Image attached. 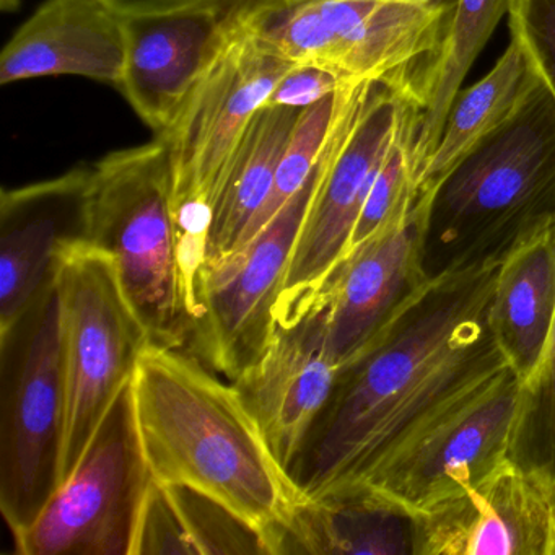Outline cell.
<instances>
[{"mask_svg":"<svg viewBox=\"0 0 555 555\" xmlns=\"http://www.w3.org/2000/svg\"><path fill=\"white\" fill-rule=\"evenodd\" d=\"M352 82L356 80L347 79L331 67L297 63L279 80L268 103L287 108H310Z\"/></svg>","mask_w":555,"mask_h":555,"instance_id":"obj_29","label":"cell"},{"mask_svg":"<svg viewBox=\"0 0 555 555\" xmlns=\"http://www.w3.org/2000/svg\"><path fill=\"white\" fill-rule=\"evenodd\" d=\"M300 113L266 103L253 116L214 204L204 262L238 248L249 223L271 194Z\"/></svg>","mask_w":555,"mask_h":555,"instance_id":"obj_21","label":"cell"},{"mask_svg":"<svg viewBox=\"0 0 555 555\" xmlns=\"http://www.w3.org/2000/svg\"><path fill=\"white\" fill-rule=\"evenodd\" d=\"M180 513L194 554H269L261 529L207 493L180 483H165Z\"/></svg>","mask_w":555,"mask_h":555,"instance_id":"obj_26","label":"cell"},{"mask_svg":"<svg viewBox=\"0 0 555 555\" xmlns=\"http://www.w3.org/2000/svg\"><path fill=\"white\" fill-rule=\"evenodd\" d=\"M539 82L528 54L512 38L493 69L454 100L437 147L415 180V190L431 193L479 142L508 121Z\"/></svg>","mask_w":555,"mask_h":555,"instance_id":"obj_22","label":"cell"},{"mask_svg":"<svg viewBox=\"0 0 555 555\" xmlns=\"http://www.w3.org/2000/svg\"><path fill=\"white\" fill-rule=\"evenodd\" d=\"M321 168L323 157L258 235L235 251L204 262L197 272L186 350L229 382L255 366L271 344L279 298Z\"/></svg>","mask_w":555,"mask_h":555,"instance_id":"obj_10","label":"cell"},{"mask_svg":"<svg viewBox=\"0 0 555 555\" xmlns=\"http://www.w3.org/2000/svg\"><path fill=\"white\" fill-rule=\"evenodd\" d=\"M512 0H454L440 53L418 92L421 125L414 141L415 180L437 147L448 113L474 61L492 37Z\"/></svg>","mask_w":555,"mask_h":555,"instance_id":"obj_23","label":"cell"},{"mask_svg":"<svg viewBox=\"0 0 555 555\" xmlns=\"http://www.w3.org/2000/svg\"><path fill=\"white\" fill-rule=\"evenodd\" d=\"M425 210L427 199L415 190L317 292L326 300L331 349L339 365L356 356L427 279L422 266Z\"/></svg>","mask_w":555,"mask_h":555,"instance_id":"obj_15","label":"cell"},{"mask_svg":"<svg viewBox=\"0 0 555 555\" xmlns=\"http://www.w3.org/2000/svg\"><path fill=\"white\" fill-rule=\"evenodd\" d=\"M327 327V305L314 294L278 320L264 356L233 385L266 443L288 473L339 372Z\"/></svg>","mask_w":555,"mask_h":555,"instance_id":"obj_14","label":"cell"},{"mask_svg":"<svg viewBox=\"0 0 555 555\" xmlns=\"http://www.w3.org/2000/svg\"><path fill=\"white\" fill-rule=\"evenodd\" d=\"M421 105L385 82H359L323 155L320 183L298 233L275 320L317 294L346 258L363 203L383 162Z\"/></svg>","mask_w":555,"mask_h":555,"instance_id":"obj_9","label":"cell"},{"mask_svg":"<svg viewBox=\"0 0 555 555\" xmlns=\"http://www.w3.org/2000/svg\"><path fill=\"white\" fill-rule=\"evenodd\" d=\"M54 278L66 376L63 486L152 343L126 298L112 256L77 240L61 249Z\"/></svg>","mask_w":555,"mask_h":555,"instance_id":"obj_8","label":"cell"},{"mask_svg":"<svg viewBox=\"0 0 555 555\" xmlns=\"http://www.w3.org/2000/svg\"><path fill=\"white\" fill-rule=\"evenodd\" d=\"M269 554L412 555L414 522L366 490L300 500L266 532Z\"/></svg>","mask_w":555,"mask_h":555,"instance_id":"obj_19","label":"cell"},{"mask_svg":"<svg viewBox=\"0 0 555 555\" xmlns=\"http://www.w3.org/2000/svg\"><path fill=\"white\" fill-rule=\"evenodd\" d=\"M212 372L186 349L145 347L132 376L142 448L157 482L207 493L266 535L301 496L236 386Z\"/></svg>","mask_w":555,"mask_h":555,"instance_id":"obj_2","label":"cell"},{"mask_svg":"<svg viewBox=\"0 0 555 555\" xmlns=\"http://www.w3.org/2000/svg\"><path fill=\"white\" fill-rule=\"evenodd\" d=\"M0 509L17 535L61 487L66 376L54 275L24 313L0 330Z\"/></svg>","mask_w":555,"mask_h":555,"instance_id":"obj_7","label":"cell"},{"mask_svg":"<svg viewBox=\"0 0 555 555\" xmlns=\"http://www.w3.org/2000/svg\"><path fill=\"white\" fill-rule=\"evenodd\" d=\"M246 5V4H245ZM245 5L160 138L168 149L188 301L206 261L214 204L230 162L279 80L294 66L246 24Z\"/></svg>","mask_w":555,"mask_h":555,"instance_id":"obj_5","label":"cell"},{"mask_svg":"<svg viewBox=\"0 0 555 555\" xmlns=\"http://www.w3.org/2000/svg\"><path fill=\"white\" fill-rule=\"evenodd\" d=\"M125 63V15L105 0H47L2 51L0 82L80 76L118 89Z\"/></svg>","mask_w":555,"mask_h":555,"instance_id":"obj_18","label":"cell"},{"mask_svg":"<svg viewBox=\"0 0 555 555\" xmlns=\"http://www.w3.org/2000/svg\"><path fill=\"white\" fill-rule=\"evenodd\" d=\"M357 83L359 82L349 83L339 92L321 100L317 105L301 109L297 125H295L294 132H292L291 141H288L287 149H285L281 164H279L271 194H269L268 201H266L261 210L256 214L253 222L249 223L240 246L245 245L253 236L258 235L274 219L275 214L288 203V199L307 183L308 178L313 175L314 168L318 167L321 157H323L331 132H333L334 126H336L337 119H339L340 113H343L344 106H346L347 100H349L350 93L356 89Z\"/></svg>","mask_w":555,"mask_h":555,"instance_id":"obj_25","label":"cell"},{"mask_svg":"<svg viewBox=\"0 0 555 555\" xmlns=\"http://www.w3.org/2000/svg\"><path fill=\"white\" fill-rule=\"evenodd\" d=\"M508 460L534 476L555 502V323L541 362L519 382Z\"/></svg>","mask_w":555,"mask_h":555,"instance_id":"obj_24","label":"cell"},{"mask_svg":"<svg viewBox=\"0 0 555 555\" xmlns=\"http://www.w3.org/2000/svg\"><path fill=\"white\" fill-rule=\"evenodd\" d=\"M454 0H248L246 24L292 63L385 82L418 102Z\"/></svg>","mask_w":555,"mask_h":555,"instance_id":"obj_6","label":"cell"},{"mask_svg":"<svg viewBox=\"0 0 555 555\" xmlns=\"http://www.w3.org/2000/svg\"><path fill=\"white\" fill-rule=\"evenodd\" d=\"M554 555H555V544H554Z\"/></svg>","mask_w":555,"mask_h":555,"instance_id":"obj_32","label":"cell"},{"mask_svg":"<svg viewBox=\"0 0 555 555\" xmlns=\"http://www.w3.org/2000/svg\"><path fill=\"white\" fill-rule=\"evenodd\" d=\"M424 196L427 279L502 262L554 227L555 99L544 83Z\"/></svg>","mask_w":555,"mask_h":555,"instance_id":"obj_3","label":"cell"},{"mask_svg":"<svg viewBox=\"0 0 555 555\" xmlns=\"http://www.w3.org/2000/svg\"><path fill=\"white\" fill-rule=\"evenodd\" d=\"M246 2L125 15L126 63L118 89L157 135L177 118Z\"/></svg>","mask_w":555,"mask_h":555,"instance_id":"obj_16","label":"cell"},{"mask_svg":"<svg viewBox=\"0 0 555 555\" xmlns=\"http://www.w3.org/2000/svg\"><path fill=\"white\" fill-rule=\"evenodd\" d=\"M412 522V555H554V499L508 457Z\"/></svg>","mask_w":555,"mask_h":555,"instance_id":"obj_13","label":"cell"},{"mask_svg":"<svg viewBox=\"0 0 555 555\" xmlns=\"http://www.w3.org/2000/svg\"><path fill=\"white\" fill-rule=\"evenodd\" d=\"M518 398L508 370L431 425L366 492L412 518L479 482L508 457Z\"/></svg>","mask_w":555,"mask_h":555,"instance_id":"obj_12","label":"cell"},{"mask_svg":"<svg viewBox=\"0 0 555 555\" xmlns=\"http://www.w3.org/2000/svg\"><path fill=\"white\" fill-rule=\"evenodd\" d=\"M509 28L555 99V0H512Z\"/></svg>","mask_w":555,"mask_h":555,"instance_id":"obj_27","label":"cell"},{"mask_svg":"<svg viewBox=\"0 0 555 555\" xmlns=\"http://www.w3.org/2000/svg\"><path fill=\"white\" fill-rule=\"evenodd\" d=\"M500 264L425 279L339 366L288 467L301 500L369 489L431 425L513 370L489 324Z\"/></svg>","mask_w":555,"mask_h":555,"instance_id":"obj_1","label":"cell"},{"mask_svg":"<svg viewBox=\"0 0 555 555\" xmlns=\"http://www.w3.org/2000/svg\"><path fill=\"white\" fill-rule=\"evenodd\" d=\"M21 0H2V8L4 11H15L18 8Z\"/></svg>","mask_w":555,"mask_h":555,"instance_id":"obj_31","label":"cell"},{"mask_svg":"<svg viewBox=\"0 0 555 555\" xmlns=\"http://www.w3.org/2000/svg\"><path fill=\"white\" fill-rule=\"evenodd\" d=\"M122 15L162 14L196 8L242 4L245 0H105Z\"/></svg>","mask_w":555,"mask_h":555,"instance_id":"obj_30","label":"cell"},{"mask_svg":"<svg viewBox=\"0 0 555 555\" xmlns=\"http://www.w3.org/2000/svg\"><path fill=\"white\" fill-rule=\"evenodd\" d=\"M194 554L167 486L154 480L139 518L132 555Z\"/></svg>","mask_w":555,"mask_h":555,"instance_id":"obj_28","label":"cell"},{"mask_svg":"<svg viewBox=\"0 0 555 555\" xmlns=\"http://www.w3.org/2000/svg\"><path fill=\"white\" fill-rule=\"evenodd\" d=\"M89 168L2 193L0 330L11 326L56 271L61 249L83 240Z\"/></svg>","mask_w":555,"mask_h":555,"instance_id":"obj_17","label":"cell"},{"mask_svg":"<svg viewBox=\"0 0 555 555\" xmlns=\"http://www.w3.org/2000/svg\"><path fill=\"white\" fill-rule=\"evenodd\" d=\"M554 323L555 225L503 259L490 300V330L519 382L541 362Z\"/></svg>","mask_w":555,"mask_h":555,"instance_id":"obj_20","label":"cell"},{"mask_svg":"<svg viewBox=\"0 0 555 555\" xmlns=\"http://www.w3.org/2000/svg\"><path fill=\"white\" fill-rule=\"evenodd\" d=\"M135 422L132 379L93 434L86 453L43 512L14 535L21 555H132L154 482Z\"/></svg>","mask_w":555,"mask_h":555,"instance_id":"obj_11","label":"cell"},{"mask_svg":"<svg viewBox=\"0 0 555 555\" xmlns=\"http://www.w3.org/2000/svg\"><path fill=\"white\" fill-rule=\"evenodd\" d=\"M83 242L112 256L151 343L186 349L193 320L181 271L170 155L160 138L113 152L89 167Z\"/></svg>","mask_w":555,"mask_h":555,"instance_id":"obj_4","label":"cell"}]
</instances>
